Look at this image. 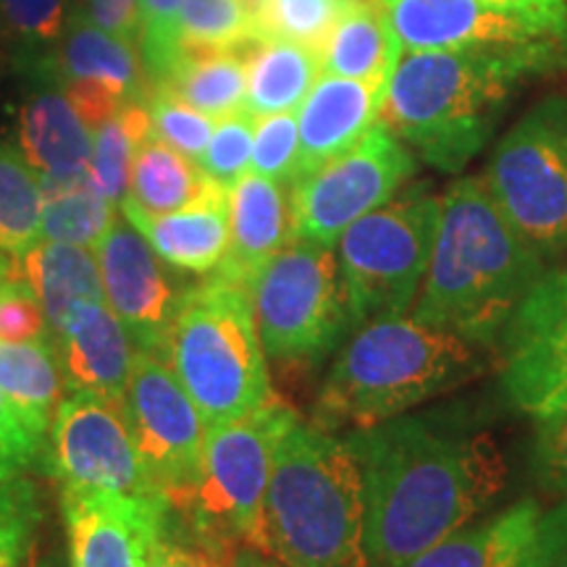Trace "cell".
Listing matches in <instances>:
<instances>
[{"label": "cell", "instance_id": "1", "mask_svg": "<svg viewBox=\"0 0 567 567\" xmlns=\"http://www.w3.org/2000/svg\"><path fill=\"white\" fill-rule=\"evenodd\" d=\"M344 436L363 467L371 567L413 563L478 520L507 484L494 434L463 408L405 413Z\"/></svg>", "mask_w": 567, "mask_h": 567}, {"label": "cell", "instance_id": "2", "mask_svg": "<svg viewBox=\"0 0 567 567\" xmlns=\"http://www.w3.org/2000/svg\"><path fill=\"white\" fill-rule=\"evenodd\" d=\"M547 264L517 234L481 176L439 197V224L413 321L473 347H496Z\"/></svg>", "mask_w": 567, "mask_h": 567}, {"label": "cell", "instance_id": "3", "mask_svg": "<svg viewBox=\"0 0 567 567\" xmlns=\"http://www.w3.org/2000/svg\"><path fill=\"white\" fill-rule=\"evenodd\" d=\"M547 42L402 51L379 122L417 155L457 174L484 151L517 82L549 63Z\"/></svg>", "mask_w": 567, "mask_h": 567}, {"label": "cell", "instance_id": "4", "mask_svg": "<svg viewBox=\"0 0 567 567\" xmlns=\"http://www.w3.org/2000/svg\"><path fill=\"white\" fill-rule=\"evenodd\" d=\"M258 549L292 567H371L363 467L350 439L300 415L276 446Z\"/></svg>", "mask_w": 567, "mask_h": 567}, {"label": "cell", "instance_id": "5", "mask_svg": "<svg viewBox=\"0 0 567 567\" xmlns=\"http://www.w3.org/2000/svg\"><path fill=\"white\" fill-rule=\"evenodd\" d=\"M476 347L413 318L358 326L326 373L313 423L365 431L405 415L481 373Z\"/></svg>", "mask_w": 567, "mask_h": 567}, {"label": "cell", "instance_id": "6", "mask_svg": "<svg viewBox=\"0 0 567 567\" xmlns=\"http://www.w3.org/2000/svg\"><path fill=\"white\" fill-rule=\"evenodd\" d=\"M163 360L208 429L250 415L276 396L250 289L216 274L187 289Z\"/></svg>", "mask_w": 567, "mask_h": 567}, {"label": "cell", "instance_id": "7", "mask_svg": "<svg viewBox=\"0 0 567 567\" xmlns=\"http://www.w3.org/2000/svg\"><path fill=\"white\" fill-rule=\"evenodd\" d=\"M295 417V410L274 396L250 415L210 425L200 476L176 507L193 528L195 542L224 549L258 544L276 446Z\"/></svg>", "mask_w": 567, "mask_h": 567}, {"label": "cell", "instance_id": "8", "mask_svg": "<svg viewBox=\"0 0 567 567\" xmlns=\"http://www.w3.org/2000/svg\"><path fill=\"white\" fill-rule=\"evenodd\" d=\"M439 197L410 193L365 213L337 243L350 323L400 318L421 295L434 250Z\"/></svg>", "mask_w": 567, "mask_h": 567}, {"label": "cell", "instance_id": "9", "mask_svg": "<svg viewBox=\"0 0 567 567\" xmlns=\"http://www.w3.org/2000/svg\"><path fill=\"white\" fill-rule=\"evenodd\" d=\"M250 300L266 358L316 365L350 329L334 247L292 239L250 281Z\"/></svg>", "mask_w": 567, "mask_h": 567}, {"label": "cell", "instance_id": "10", "mask_svg": "<svg viewBox=\"0 0 567 567\" xmlns=\"http://www.w3.org/2000/svg\"><path fill=\"white\" fill-rule=\"evenodd\" d=\"M494 203L542 258L567 255V101L538 103L499 140L484 176Z\"/></svg>", "mask_w": 567, "mask_h": 567}, {"label": "cell", "instance_id": "11", "mask_svg": "<svg viewBox=\"0 0 567 567\" xmlns=\"http://www.w3.org/2000/svg\"><path fill=\"white\" fill-rule=\"evenodd\" d=\"M413 174V153L379 122L352 151L289 184L295 239L334 247L347 226L386 205Z\"/></svg>", "mask_w": 567, "mask_h": 567}, {"label": "cell", "instance_id": "12", "mask_svg": "<svg viewBox=\"0 0 567 567\" xmlns=\"http://www.w3.org/2000/svg\"><path fill=\"white\" fill-rule=\"evenodd\" d=\"M122 410L147 476L176 509L200 476L208 434L200 410L161 354L140 350Z\"/></svg>", "mask_w": 567, "mask_h": 567}, {"label": "cell", "instance_id": "13", "mask_svg": "<svg viewBox=\"0 0 567 567\" xmlns=\"http://www.w3.org/2000/svg\"><path fill=\"white\" fill-rule=\"evenodd\" d=\"M48 465L61 492L161 496L134 446L124 410L101 396H63L48 436Z\"/></svg>", "mask_w": 567, "mask_h": 567}, {"label": "cell", "instance_id": "14", "mask_svg": "<svg viewBox=\"0 0 567 567\" xmlns=\"http://www.w3.org/2000/svg\"><path fill=\"white\" fill-rule=\"evenodd\" d=\"M502 389L530 417L567 410V266L547 268L499 339Z\"/></svg>", "mask_w": 567, "mask_h": 567}, {"label": "cell", "instance_id": "15", "mask_svg": "<svg viewBox=\"0 0 567 567\" xmlns=\"http://www.w3.org/2000/svg\"><path fill=\"white\" fill-rule=\"evenodd\" d=\"M95 258L105 302L122 318L134 347L163 358L176 310L189 287L176 281V268L168 266L126 218H116L97 243Z\"/></svg>", "mask_w": 567, "mask_h": 567}, {"label": "cell", "instance_id": "16", "mask_svg": "<svg viewBox=\"0 0 567 567\" xmlns=\"http://www.w3.org/2000/svg\"><path fill=\"white\" fill-rule=\"evenodd\" d=\"M66 567H147L172 513L161 496L61 492Z\"/></svg>", "mask_w": 567, "mask_h": 567}, {"label": "cell", "instance_id": "17", "mask_svg": "<svg viewBox=\"0 0 567 567\" xmlns=\"http://www.w3.org/2000/svg\"><path fill=\"white\" fill-rule=\"evenodd\" d=\"M45 74L61 84L92 132L126 105L147 103L151 80L137 48L76 17Z\"/></svg>", "mask_w": 567, "mask_h": 567}, {"label": "cell", "instance_id": "18", "mask_svg": "<svg viewBox=\"0 0 567 567\" xmlns=\"http://www.w3.org/2000/svg\"><path fill=\"white\" fill-rule=\"evenodd\" d=\"M53 344L69 392H84L118 408L124 405L137 347L105 297L74 305L53 334Z\"/></svg>", "mask_w": 567, "mask_h": 567}, {"label": "cell", "instance_id": "19", "mask_svg": "<svg viewBox=\"0 0 567 567\" xmlns=\"http://www.w3.org/2000/svg\"><path fill=\"white\" fill-rule=\"evenodd\" d=\"M379 6L405 51L526 45L544 40L484 0H379Z\"/></svg>", "mask_w": 567, "mask_h": 567}, {"label": "cell", "instance_id": "20", "mask_svg": "<svg viewBox=\"0 0 567 567\" xmlns=\"http://www.w3.org/2000/svg\"><path fill=\"white\" fill-rule=\"evenodd\" d=\"M384 95L386 82L347 80L337 74L318 76L313 90L297 109L300 161L295 182L352 151L379 124Z\"/></svg>", "mask_w": 567, "mask_h": 567}, {"label": "cell", "instance_id": "21", "mask_svg": "<svg viewBox=\"0 0 567 567\" xmlns=\"http://www.w3.org/2000/svg\"><path fill=\"white\" fill-rule=\"evenodd\" d=\"M118 210L176 271L210 276L229 250V187L218 182L179 210L151 213L132 197Z\"/></svg>", "mask_w": 567, "mask_h": 567}, {"label": "cell", "instance_id": "22", "mask_svg": "<svg viewBox=\"0 0 567 567\" xmlns=\"http://www.w3.org/2000/svg\"><path fill=\"white\" fill-rule=\"evenodd\" d=\"M32 80L19 109V151L40 179H82L92 158V130L51 74Z\"/></svg>", "mask_w": 567, "mask_h": 567}, {"label": "cell", "instance_id": "23", "mask_svg": "<svg viewBox=\"0 0 567 567\" xmlns=\"http://www.w3.org/2000/svg\"><path fill=\"white\" fill-rule=\"evenodd\" d=\"M292 239V203L287 187L247 172L229 187V250L213 274L250 289L260 268Z\"/></svg>", "mask_w": 567, "mask_h": 567}, {"label": "cell", "instance_id": "24", "mask_svg": "<svg viewBox=\"0 0 567 567\" xmlns=\"http://www.w3.org/2000/svg\"><path fill=\"white\" fill-rule=\"evenodd\" d=\"M542 502L523 496L484 520L467 523L405 567H528Z\"/></svg>", "mask_w": 567, "mask_h": 567}, {"label": "cell", "instance_id": "25", "mask_svg": "<svg viewBox=\"0 0 567 567\" xmlns=\"http://www.w3.org/2000/svg\"><path fill=\"white\" fill-rule=\"evenodd\" d=\"M234 51L245 59V111L255 118L295 113L323 71L321 53L281 38L252 34Z\"/></svg>", "mask_w": 567, "mask_h": 567}, {"label": "cell", "instance_id": "26", "mask_svg": "<svg viewBox=\"0 0 567 567\" xmlns=\"http://www.w3.org/2000/svg\"><path fill=\"white\" fill-rule=\"evenodd\" d=\"M13 258H17V276L32 289L45 310L51 337L61 329L74 305L105 297L101 268L95 250L90 247L38 239Z\"/></svg>", "mask_w": 567, "mask_h": 567}, {"label": "cell", "instance_id": "27", "mask_svg": "<svg viewBox=\"0 0 567 567\" xmlns=\"http://www.w3.org/2000/svg\"><path fill=\"white\" fill-rule=\"evenodd\" d=\"M0 389L24 429L48 446L61 392L66 389L53 339L0 342Z\"/></svg>", "mask_w": 567, "mask_h": 567}, {"label": "cell", "instance_id": "28", "mask_svg": "<svg viewBox=\"0 0 567 567\" xmlns=\"http://www.w3.org/2000/svg\"><path fill=\"white\" fill-rule=\"evenodd\" d=\"M402 51L379 0H350L323 42L321 66L347 80L389 82Z\"/></svg>", "mask_w": 567, "mask_h": 567}, {"label": "cell", "instance_id": "29", "mask_svg": "<svg viewBox=\"0 0 567 567\" xmlns=\"http://www.w3.org/2000/svg\"><path fill=\"white\" fill-rule=\"evenodd\" d=\"M213 184L216 182L203 172L200 163L151 134L134 155L126 197L151 213H172L200 200Z\"/></svg>", "mask_w": 567, "mask_h": 567}, {"label": "cell", "instance_id": "30", "mask_svg": "<svg viewBox=\"0 0 567 567\" xmlns=\"http://www.w3.org/2000/svg\"><path fill=\"white\" fill-rule=\"evenodd\" d=\"M155 90H168L182 103L210 118L245 111L247 66L237 51L179 55L176 66Z\"/></svg>", "mask_w": 567, "mask_h": 567}, {"label": "cell", "instance_id": "31", "mask_svg": "<svg viewBox=\"0 0 567 567\" xmlns=\"http://www.w3.org/2000/svg\"><path fill=\"white\" fill-rule=\"evenodd\" d=\"M42 182V218L40 239L80 245L95 250L97 243L116 224V205L87 176L71 182L40 179Z\"/></svg>", "mask_w": 567, "mask_h": 567}, {"label": "cell", "instance_id": "32", "mask_svg": "<svg viewBox=\"0 0 567 567\" xmlns=\"http://www.w3.org/2000/svg\"><path fill=\"white\" fill-rule=\"evenodd\" d=\"M74 0H0V38L30 74H45L66 34Z\"/></svg>", "mask_w": 567, "mask_h": 567}, {"label": "cell", "instance_id": "33", "mask_svg": "<svg viewBox=\"0 0 567 567\" xmlns=\"http://www.w3.org/2000/svg\"><path fill=\"white\" fill-rule=\"evenodd\" d=\"M153 134L151 111L147 103H132L111 116L109 122L92 132V158L87 179L97 193L122 208V200L130 195L132 163L137 147Z\"/></svg>", "mask_w": 567, "mask_h": 567}, {"label": "cell", "instance_id": "34", "mask_svg": "<svg viewBox=\"0 0 567 567\" xmlns=\"http://www.w3.org/2000/svg\"><path fill=\"white\" fill-rule=\"evenodd\" d=\"M42 182L30 161L0 140V247L19 255L40 239Z\"/></svg>", "mask_w": 567, "mask_h": 567}, {"label": "cell", "instance_id": "35", "mask_svg": "<svg viewBox=\"0 0 567 567\" xmlns=\"http://www.w3.org/2000/svg\"><path fill=\"white\" fill-rule=\"evenodd\" d=\"M252 34V13L245 0H184L179 13V55L234 51Z\"/></svg>", "mask_w": 567, "mask_h": 567}, {"label": "cell", "instance_id": "36", "mask_svg": "<svg viewBox=\"0 0 567 567\" xmlns=\"http://www.w3.org/2000/svg\"><path fill=\"white\" fill-rule=\"evenodd\" d=\"M350 0H266L255 34L281 38L321 53Z\"/></svg>", "mask_w": 567, "mask_h": 567}, {"label": "cell", "instance_id": "37", "mask_svg": "<svg viewBox=\"0 0 567 567\" xmlns=\"http://www.w3.org/2000/svg\"><path fill=\"white\" fill-rule=\"evenodd\" d=\"M45 517L34 481L19 476L0 484V567H24Z\"/></svg>", "mask_w": 567, "mask_h": 567}, {"label": "cell", "instance_id": "38", "mask_svg": "<svg viewBox=\"0 0 567 567\" xmlns=\"http://www.w3.org/2000/svg\"><path fill=\"white\" fill-rule=\"evenodd\" d=\"M184 0H140L137 51L153 87L166 80L179 59V13Z\"/></svg>", "mask_w": 567, "mask_h": 567}, {"label": "cell", "instance_id": "39", "mask_svg": "<svg viewBox=\"0 0 567 567\" xmlns=\"http://www.w3.org/2000/svg\"><path fill=\"white\" fill-rule=\"evenodd\" d=\"M147 111H151L153 137L166 142L168 147L179 151L187 158L200 161L205 147L216 130V118L195 111L193 105L182 103L179 97L168 90H153L147 97Z\"/></svg>", "mask_w": 567, "mask_h": 567}, {"label": "cell", "instance_id": "40", "mask_svg": "<svg viewBox=\"0 0 567 567\" xmlns=\"http://www.w3.org/2000/svg\"><path fill=\"white\" fill-rule=\"evenodd\" d=\"M300 161V126L295 113H274L255 118L250 172L289 187Z\"/></svg>", "mask_w": 567, "mask_h": 567}, {"label": "cell", "instance_id": "41", "mask_svg": "<svg viewBox=\"0 0 567 567\" xmlns=\"http://www.w3.org/2000/svg\"><path fill=\"white\" fill-rule=\"evenodd\" d=\"M252 137L255 116H250L247 111L218 118L208 147H205L203 158L197 163H200V168L213 182L231 187L234 182L243 179V176L250 172Z\"/></svg>", "mask_w": 567, "mask_h": 567}, {"label": "cell", "instance_id": "42", "mask_svg": "<svg viewBox=\"0 0 567 567\" xmlns=\"http://www.w3.org/2000/svg\"><path fill=\"white\" fill-rule=\"evenodd\" d=\"M530 478L547 499L567 496V410L536 417L530 442Z\"/></svg>", "mask_w": 567, "mask_h": 567}, {"label": "cell", "instance_id": "43", "mask_svg": "<svg viewBox=\"0 0 567 567\" xmlns=\"http://www.w3.org/2000/svg\"><path fill=\"white\" fill-rule=\"evenodd\" d=\"M48 337L51 326L32 289L21 279L6 284L0 289V342H34Z\"/></svg>", "mask_w": 567, "mask_h": 567}, {"label": "cell", "instance_id": "44", "mask_svg": "<svg viewBox=\"0 0 567 567\" xmlns=\"http://www.w3.org/2000/svg\"><path fill=\"white\" fill-rule=\"evenodd\" d=\"M42 450L45 446L24 429V423L13 413L11 402L6 400L3 389H0V484L30 471L40 460Z\"/></svg>", "mask_w": 567, "mask_h": 567}, {"label": "cell", "instance_id": "45", "mask_svg": "<svg viewBox=\"0 0 567 567\" xmlns=\"http://www.w3.org/2000/svg\"><path fill=\"white\" fill-rule=\"evenodd\" d=\"M140 0H82L74 3V17L90 21L97 30L116 34L137 48Z\"/></svg>", "mask_w": 567, "mask_h": 567}, {"label": "cell", "instance_id": "46", "mask_svg": "<svg viewBox=\"0 0 567 567\" xmlns=\"http://www.w3.org/2000/svg\"><path fill=\"white\" fill-rule=\"evenodd\" d=\"M528 567H567V496L542 513Z\"/></svg>", "mask_w": 567, "mask_h": 567}, {"label": "cell", "instance_id": "47", "mask_svg": "<svg viewBox=\"0 0 567 567\" xmlns=\"http://www.w3.org/2000/svg\"><path fill=\"white\" fill-rule=\"evenodd\" d=\"M166 544L168 565L172 567H231V549L224 547H210L203 542H172V538H163Z\"/></svg>", "mask_w": 567, "mask_h": 567}, {"label": "cell", "instance_id": "48", "mask_svg": "<svg viewBox=\"0 0 567 567\" xmlns=\"http://www.w3.org/2000/svg\"><path fill=\"white\" fill-rule=\"evenodd\" d=\"M231 567H292L281 563L279 557L268 555V551L252 547V544H237L231 549Z\"/></svg>", "mask_w": 567, "mask_h": 567}, {"label": "cell", "instance_id": "49", "mask_svg": "<svg viewBox=\"0 0 567 567\" xmlns=\"http://www.w3.org/2000/svg\"><path fill=\"white\" fill-rule=\"evenodd\" d=\"M24 567H66V565H63L55 555H51V551H48L45 547H42L40 534H38V538H34V544L30 549V555H27V559H24Z\"/></svg>", "mask_w": 567, "mask_h": 567}, {"label": "cell", "instance_id": "50", "mask_svg": "<svg viewBox=\"0 0 567 567\" xmlns=\"http://www.w3.org/2000/svg\"><path fill=\"white\" fill-rule=\"evenodd\" d=\"M19 279L17 276V258H13L11 252H6L3 247H0V289L6 287V284Z\"/></svg>", "mask_w": 567, "mask_h": 567}, {"label": "cell", "instance_id": "51", "mask_svg": "<svg viewBox=\"0 0 567 567\" xmlns=\"http://www.w3.org/2000/svg\"><path fill=\"white\" fill-rule=\"evenodd\" d=\"M163 538H166V536H163ZM163 538H161L158 547H155V551H153V559H151V565H147V567H172V565H168L166 544H163Z\"/></svg>", "mask_w": 567, "mask_h": 567}]
</instances>
